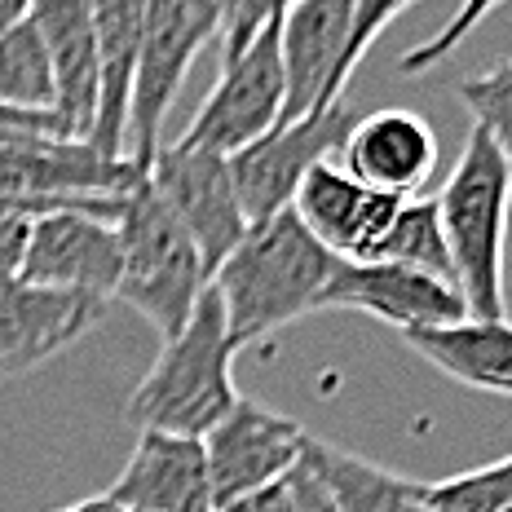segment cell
Returning a JSON list of instances; mask_svg holds the SVG:
<instances>
[{
	"label": "cell",
	"mask_w": 512,
	"mask_h": 512,
	"mask_svg": "<svg viewBox=\"0 0 512 512\" xmlns=\"http://www.w3.org/2000/svg\"><path fill=\"white\" fill-rule=\"evenodd\" d=\"M142 181L128 159H106L89 142H62L49 133H23L0 146V195L27 204H84L124 199Z\"/></svg>",
	"instance_id": "cell-11"
},
{
	"label": "cell",
	"mask_w": 512,
	"mask_h": 512,
	"mask_svg": "<svg viewBox=\"0 0 512 512\" xmlns=\"http://www.w3.org/2000/svg\"><path fill=\"white\" fill-rule=\"evenodd\" d=\"M424 512H508L512 508V455L482 468H468L460 477L420 486Z\"/></svg>",
	"instance_id": "cell-24"
},
{
	"label": "cell",
	"mask_w": 512,
	"mask_h": 512,
	"mask_svg": "<svg viewBox=\"0 0 512 512\" xmlns=\"http://www.w3.org/2000/svg\"><path fill=\"white\" fill-rule=\"evenodd\" d=\"M446 248L455 265V292L473 323H508L504 301V239L512 212V164L499 155L482 128H468V142L446 177L442 195Z\"/></svg>",
	"instance_id": "cell-3"
},
{
	"label": "cell",
	"mask_w": 512,
	"mask_h": 512,
	"mask_svg": "<svg viewBox=\"0 0 512 512\" xmlns=\"http://www.w3.org/2000/svg\"><path fill=\"white\" fill-rule=\"evenodd\" d=\"M102 309L106 305L93 296L0 279V376H23L58 349L76 345L102 318Z\"/></svg>",
	"instance_id": "cell-17"
},
{
	"label": "cell",
	"mask_w": 512,
	"mask_h": 512,
	"mask_svg": "<svg viewBox=\"0 0 512 512\" xmlns=\"http://www.w3.org/2000/svg\"><path fill=\"white\" fill-rule=\"evenodd\" d=\"M234 340L226 327V309L217 292L199 296L190 323L173 340H164L159 358L151 362L142 380H137L133 398H128V424L142 433H168V437H204L217 429L239 402L234 389Z\"/></svg>",
	"instance_id": "cell-2"
},
{
	"label": "cell",
	"mask_w": 512,
	"mask_h": 512,
	"mask_svg": "<svg viewBox=\"0 0 512 512\" xmlns=\"http://www.w3.org/2000/svg\"><path fill=\"white\" fill-rule=\"evenodd\" d=\"M84 204H89V199H84ZM58 208H76V204H27V199L0 195V279H18L27 243H31V226H36L45 212H58Z\"/></svg>",
	"instance_id": "cell-26"
},
{
	"label": "cell",
	"mask_w": 512,
	"mask_h": 512,
	"mask_svg": "<svg viewBox=\"0 0 512 512\" xmlns=\"http://www.w3.org/2000/svg\"><path fill=\"white\" fill-rule=\"evenodd\" d=\"M27 9H31V5H23V0H0V36H5V31L14 27L18 18L27 14Z\"/></svg>",
	"instance_id": "cell-31"
},
{
	"label": "cell",
	"mask_w": 512,
	"mask_h": 512,
	"mask_svg": "<svg viewBox=\"0 0 512 512\" xmlns=\"http://www.w3.org/2000/svg\"><path fill=\"white\" fill-rule=\"evenodd\" d=\"M305 437L309 433L292 415H279L252 398L234 402L226 420L204 437V460L217 508L287 482V473L305 455Z\"/></svg>",
	"instance_id": "cell-12"
},
{
	"label": "cell",
	"mask_w": 512,
	"mask_h": 512,
	"mask_svg": "<svg viewBox=\"0 0 512 512\" xmlns=\"http://www.w3.org/2000/svg\"><path fill=\"white\" fill-rule=\"evenodd\" d=\"M58 512H124V508L102 490V495H89V499H80V504H67V508H58Z\"/></svg>",
	"instance_id": "cell-30"
},
{
	"label": "cell",
	"mask_w": 512,
	"mask_h": 512,
	"mask_svg": "<svg viewBox=\"0 0 512 512\" xmlns=\"http://www.w3.org/2000/svg\"><path fill=\"white\" fill-rule=\"evenodd\" d=\"M128 195L45 212L31 226L18 279L31 287H53V292L93 296L106 305L115 296V283H120V217Z\"/></svg>",
	"instance_id": "cell-8"
},
{
	"label": "cell",
	"mask_w": 512,
	"mask_h": 512,
	"mask_svg": "<svg viewBox=\"0 0 512 512\" xmlns=\"http://www.w3.org/2000/svg\"><path fill=\"white\" fill-rule=\"evenodd\" d=\"M455 98L468 106L473 124L482 128L490 142L499 146V155L512 164V62L482 71V76H468L455 84Z\"/></svg>",
	"instance_id": "cell-25"
},
{
	"label": "cell",
	"mask_w": 512,
	"mask_h": 512,
	"mask_svg": "<svg viewBox=\"0 0 512 512\" xmlns=\"http://www.w3.org/2000/svg\"><path fill=\"white\" fill-rule=\"evenodd\" d=\"M411 512H424V508H420V504H415V508H411Z\"/></svg>",
	"instance_id": "cell-32"
},
{
	"label": "cell",
	"mask_w": 512,
	"mask_h": 512,
	"mask_svg": "<svg viewBox=\"0 0 512 512\" xmlns=\"http://www.w3.org/2000/svg\"><path fill=\"white\" fill-rule=\"evenodd\" d=\"M407 199H389L376 190L358 186L336 159H323L305 173V181L292 195V212L296 221L323 243L336 261L362 265L376 261L384 234L398 221V212Z\"/></svg>",
	"instance_id": "cell-13"
},
{
	"label": "cell",
	"mask_w": 512,
	"mask_h": 512,
	"mask_svg": "<svg viewBox=\"0 0 512 512\" xmlns=\"http://www.w3.org/2000/svg\"><path fill=\"white\" fill-rule=\"evenodd\" d=\"M407 0H301L283 5V76L287 102L279 128L305 120L314 111H332L345 102L358 62L384 36L393 18L407 14Z\"/></svg>",
	"instance_id": "cell-4"
},
{
	"label": "cell",
	"mask_w": 512,
	"mask_h": 512,
	"mask_svg": "<svg viewBox=\"0 0 512 512\" xmlns=\"http://www.w3.org/2000/svg\"><path fill=\"white\" fill-rule=\"evenodd\" d=\"M336 265L340 261L296 221L292 208L248 226L243 243L212 274L234 349L270 340L287 323L314 314Z\"/></svg>",
	"instance_id": "cell-1"
},
{
	"label": "cell",
	"mask_w": 512,
	"mask_h": 512,
	"mask_svg": "<svg viewBox=\"0 0 512 512\" xmlns=\"http://www.w3.org/2000/svg\"><path fill=\"white\" fill-rule=\"evenodd\" d=\"M106 495L124 512H217L199 437L142 433Z\"/></svg>",
	"instance_id": "cell-18"
},
{
	"label": "cell",
	"mask_w": 512,
	"mask_h": 512,
	"mask_svg": "<svg viewBox=\"0 0 512 512\" xmlns=\"http://www.w3.org/2000/svg\"><path fill=\"white\" fill-rule=\"evenodd\" d=\"M318 309L371 314V318H380V323L398 327L402 336L437 332V327H455L468 318L460 292H455L451 283H437L429 274H415V270L384 265V261H362V265L340 261Z\"/></svg>",
	"instance_id": "cell-14"
},
{
	"label": "cell",
	"mask_w": 512,
	"mask_h": 512,
	"mask_svg": "<svg viewBox=\"0 0 512 512\" xmlns=\"http://www.w3.org/2000/svg\"><path fill=\"white\" fill-rule=\"evenodd\" d=\"M376 261L402 265V270L429 274V279L455 287V265H451V248H446V230H442L437 199L420 195V199H407V204H402L398 221H393L389 234H384Z\"/></svg>",
	"instance_id": "cell-23"
},
{
	"label": "cell",
	"mask_w": 512,
	"mask_h": 512,
	"mask_svg": "<svg viewBox=\"0 0 512 512\" xmlns=\"http://www.w3.org/2000/svg\"><path fill=\"white\" fill-rule=\"evenodd\" d=\"M142 23L146 0L93 5V27H98V124H93L89 146L106 159H128V106H133Z\"/></svg>",
	"instance_id": "cell-19"
},
{
	"label": "cell",
	"mask_w": 512,
	"mask_h": 512,
	"mask_svg": "<svg viewBox=\"0 0 512 512\" xmlns=\"http://www.w3.org/2000/svg\"><path fill=\"white\" fill-rule=\"evenodd\" d=\"M146 181L164 199V208L181 221V230L190 234V243L199 248V261H204L208 283H212V274L226 265V256L248 234V217H243L239 190H234L230 159L204 155V151H181V146H159Z\"/></svg>",
	"instance_id": "cell-9"
},
{
	"label": "cell",
	"mask_w": 512,
	"mask_h": 512,
	"mask_svg": "<svg viewBox=\"0 0 512 512\" xmlns=\"http://www.w3.org/2000/svg\"><path fill=\"white\" fill-rule=\"evenodd\" d=\"M429 367L468 384V389L508 393L512 398V323H464L437 327V332L402 336Z\"/></svg>",
	"instance_id": "cell-20"
},
{
	"label": "cell",
	"mask_w": 512,
	"mask_h": 512,
	"mask_svg": "<svg viewBox=\"0 0 512 512\" xmlns=\"http://www.w3.org/2000/svg\"><path fill=\"white\" fill-rule=\"evenodd\" d=\"M340 168L376 195L420 199L437 168V133L424 115L384 106L349 128L340 146Z\"/></svg>",
	"instance_id": "cell-15"
},
{
	"label": "cell",
	"mask_w": 512,
	"mask_h": 512,
	"mask_svg": "<svg viewBox=\"0 0 512 512\" xmlns=\"http://www.w3.org/2000/svg\"><path fill=\"white\" fill-rule=\"evenodd\" d=\"M354 124H358L354 106L340 102L332 111H314L287 128H274L270 137H261L256 146L234 155L230 173H234V190H239L248 226L270 221L292 208V195L305 181V173L314 164H323V159L340 155V146H345Z\"/></svg>",
	"instance_id": "cell-10"
},
{
	"label": "cell",
	"mask_w": 512,
	"mask_h": 512,
	"mask_svg": "<svg viewBox=\"0 0 512 512\" xmlns=\"http://www.w3.org/2000/svg\"><path fill=\"white\" fill-rule=\"evenodd\" d=\"M508 512H512V508H508Z\"/></svg>",
	"instance_id": "cell-33"
},
{
	"label": "cell",
	"mask_w": 512,
	"mask_h": 512,
	"mask_svg": "<svg viewBox=\"0 0 512 512\" xmlns=\"http://www.w3.org/2000/svg\"><path fill=\"white\" fill-rule=\"evenodd\" d=\"M287 499H292V512H340V504L332 499L327 482L314 473V464L301 455V464L287 473Z\"/></svg>",
	"instance_id": "cell-28"
},
{
	"label": "cell",
	"mask_w": 512,
	"mask_h": 512,
	"mask_svg": "<svg viewBox=\"0 0 512 512\" xmlns=\"http://www.w3.org/2000/svg\"><path fill=\"white\" fill-rule=\"evenodd\" d=\"M486 14H490V5H468V9H460L451 23L437 31V40H429V45H420V49H411L407 58H402V71H407V76H415V71H424V67H433V62H442L446 53L460 45V40H464L477 23H482Z\"/></svg>",
	"instance_id": "cell-27"
},
{
	"label": "cell",
	"mask_w": 512,
	"mask_h": 512,
	"mask_svg": "<svg viewBox=\"0 0 512 512\" xmlns=\"http://www.w3.org/2000/svg\"><path fill=\"white\" fill-rule=\"evenodd\" d=\"M305 460L327 482L340 512H411L420 504V482L389 473L354 451H340L314 433L305 437Z\"/></svg>",
	"instance_id": "cell-21"
},
{
	"label": "cell",
	"mask_w": 512,
	"mask_h": 512,
	"mask_svg": "<svg viewBox=\"0 0 512 512\" xmlns=\"http://www.w3.org/2000/svg\"><path fill=\"white\" fill-rule=\"evenodd\" d=\"M0 111L9 115H53V71L49 49L31 9L0 36Z\"/></svg>",
	"instance_id": "cell-22"
},
{
	"label": "cell",
	"mask_w": 512,
	"mask_h": 512,
	"mask_svg": "<svg viewBox=\"0 0 512 512\" xmlns=\"http://www.w3.org/2000/svg\"><path fill=\"white\" fill-rule=\"evenodd\" d=\"M217 512H292L287 482L265 486V490H256V495H243V499H234V504H221Z\"/></svg>",
	"instance_id": "cell-29"
},
{
	"label": "cell",
	"mask_w": 512,
	"mask_h": 512,
	"mask_svg": "<svg viewBox=\"0 0 512 512\" xmlns=\"http://www.w3.org/2000/svg\"><path fill=\"white\" fill-rule=\"evenodd\" d=\"M208 292V270L181 221L164 208L151 181H137L120 217V283L115 301L146 318L164 340L190 323L199 296Z\"/></svg>",
	"instance_id": "cell-5"
},
{
	"label": "cell",
	"mask_w": 512,
	"mask_h": 512,
	"mask_svg": "<svg viewBox=\"0 0 512 512\" xmlns=\"http://www.w3.org/2000/svg\"><path fill=\"white\" fill-rule=\"evenodd\" d=\"M221 9L226 5H204V0H146L133 106H128V164L142 177L151 173L159 155V133H164L168 106L181 93V80L204 45L217 40Z\"/></svg>",
	"instance_id": "cell-7"
},
{
	"label": "cell",
	"mask_w": 512,
	"mask_h": 512,
	"mask_svg": "<svg viewBox=\"0 0 512 512\" xmlns=\"http://www.w3.org/2000/svg\"><path fill=\"white\" fill-rule=\"evenodd\" d=\"M283 5H274L270 23L252 45L221 53V80L195 111L190 128L173 146L234 159L239 151L270 137L283 120L287 76H283Z\"/></svg>",
	"instance_id": "cell-6"
},
{
	"label": "cell",
	"mask_w": 512,
	"mask_h": 512,
	"mask_svg": "<svg viewBox=\"0 0 512 512\" xmlns=\"http://www.w3.org/2000/svg\"><path fill=\"white\" fill-rule=\"evenodd\" d=\"M53 71V133L62 142H89L98 124V27L93 0L31 5Z\"/></svg>",
	"instance_id": "cell-16"
}]
</instances>
